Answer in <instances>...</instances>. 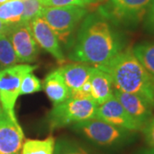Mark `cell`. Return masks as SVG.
<instances>
[{
	"label": "cell",
	"mask_w": 154,
	"mask_h": 154,
	"mask_svg": "<svg viewBox=\"0 0 154 154\" xmlns=\"http://www.w3.org/2000/svg\"><path fill=\"white\" fill-rule=\"evenodd\" d=\"M122 47L120 38L109 22L99 13L93 14L84 19L79 28L69 59L99 68L106 65Z\"/></svg>",
	"instance_id": "6da1fadb"
},
{
	"label": "cell",
	"mask_w": 154,
	"mask_h": 154,
	"mask_svg": "<svg viewBox=\"0 0 154 154\" xmlns=\"http://www.w3.org/2000/svg\"><path fill=\"white\" fill-rule=\"evenodd\" d=\"M53 154H96L93 151L78 142L75 140L69 138L58 139L55 143Z\"/></svg>",
	"instance_id": "d6986e66"
},
{
	"label": "cell",
	"mask_w": 154,
	"mask_h": 154,
	"mask_svg": "<svg viewBox=\"0 0 154 154\" xmlns=\"http://www.w3.org/2000/svg\"><path fill=\"white\" fill-rule=\"evenodd\" d=\"M98 69L110 75L114 88L139 95L154 108V78L138 61L132 50L121 51L106 65Z\"/></svg>",
	"instance_id": "7a4b0ae2"
},
{
	"label": "cell",
	"mask_w": 154,
	"mask_h": 154,
	"mask_svg": "<svg viewBox=\"0 0 154 154\" xmlns=\"http://www.w3.org/2000/svg\"><path fill=\"white\" fill-rule=\"evenodd\" d=\"M88 11L76 5L44 7L41 16L64 44H69L77 25L84 19Z\"/></svg>",
	"instance_id": "5b68a950"
},
{
	"label": "cell",
	"mask_w": 154,
	"mask_h": 154,
	"mask_svg": "<svg viewBox=\"0 0 154 154\" xmlns=\"http://www.w3.org/2000/svg\"><path fill=\"white\" fill-rule=\"evenodd\" d=\"M24 10L22 16L21 22L30 23L34 18L41 16L44 5L40 0H22Z\"/></svg>",
	"instance_id": "44dd1931"
},
{
	"label": "cell",
	"mask_w": 154,
	"mask_h": 154,
	"mask_svg": "<svg viewBox=\"0 0 154 154\" xmlns=\"http://www.w3.org/2000/svg\"><path fill=\"white\" fill-rule=\"evenodd\" d=\"M146 70L154 78V42H143L136 45L132 50Z\"/></svg>",
	"instance_id": "ac0fdd59"
},
{
	"label": "cell",
	"mask_w": 154,
	"mask_h": 154,
	"mask_svg": "<svg viewBox=\"0 0 154 154\" xmlns=\"http://www.w3.org/2000/svg\"><path fill=\"white\" fill-rule=\"evenodd\" d=\"M113 94L128 114L143 127L153 116V108L139 95L122 92L116 88L113 90Z\"/></svg>",
	"instance_id": "7c38bea8"
},
{
	"label": "cell",
	"mask_w": 154,
	"mask_h": 154,
	"mask_svg": "<svg viewBox=\"0 0 154 154\" xmlns=\"http://www.w3.org/2000/svg\"><path fill=\"white\" fill-rule=\"evenodd\" d=\"M44 7H59V6L76 5L85 7L98 0H40Z\"/></svg>",
	"instance_id": "603a6c76"
},
{
	"label": "cell",
	"mask_w": 154,
	"mask_h": 154,
	"mask_svg": "<svg viewBox=\"0 0 154 154\" xmlns=\"http://www.w3.org/2000/svg\"><path fill=\"white\" fill-rule=\"evenodd\" d=\"M72 129L92 143L106 148L124 146L132 142L134 138V132L97 118L75 123Z\"/></svg>",
	"instance_id": "3957f363"
},
{
	"label": "cell",
	"mask_w": 154,
	"mask_h": 154,
	"mask_svg": "<svg viewBox=\"0 0 154 154\" xmlns=\"http://www.w3.org/2000/svg\"><path fill=\"white\" fill-rule=\"evenodd\" d=\"M98 1H99V0H98Z\"/></svg>",
	"instance_id": "f546056e"
},
{
	"label": "cell",
	"mask_w": 154,
	"mask_h": 154,
	"mask_svg": "<svg viewBox=\"0 0 154 154\" xmlns=\"http://www.w3.org/2000/svg\"><path fill=\"white\" fill-rule=\"evenodd\" d=\"M55 143L51 135L44 140H26L22 144L21 154H53Z\"/></svg>",
	"instance_id": "e0dca14e"
},
{
	"label": "cell",
	"mask_w": 154,
	"mask_h": 154,
	"mask_svg": "<svg viewBox=\"0 0 154 154\" xmlns=\"http://www.w3.org/2000/svg\"><path fill=\"white\" fill-rule=\"evenodd\" d=\"M24 5L22 0H10L0 5V20L8 25L21 22Z\"/></svg>",
	"instance_id": "2e32d148"
},
{
	"label": "cell",
	"mask_w": 154,
	"mask_h": 154,
	"mask_svg": "<svg viewBox=\"0 0 154 154\" xmlns=\"http://www.w3.org/2000/svg\"><path fill=\"white\" fill-rule=\"evenodd\" d=\"M43 88L54 105L63 103L71 97V93L67 87L59 69L51 71L45 76Z\"/></svg>",
	"instance_id": "9a60e30c"
},
{
	"label": "cell",
	"mask_w": 154,
	"mask_h": 154,
	"mask_svg": "<svg viewBox=\"0 0 154 154\" xmlns=\"http://www.w3.org/2000/svg\"><path fill=\"white\" fill-rule=\"evenodd\" d=\"M37 69L28 63L17 64L0 71V102L2 109L15 121V105L20 96V88L23 76Z\"/></svg>",
	"instance_id": "52a82bcc"
},
{
	"label": "cell",
	"mask_w": 154,
	"mask_h": 154,
	"mask_svg": "<svg viewBox=\"0 0 154 154\" xmlns=\"http://www.w3.org/2000/svg\"><path fill=\"white\" fill-rule=\"evenodd\" d=\"M41 90L42 84L38 77L33 75V72H29L23 76L20 88V95L32 94Z\"/></svg>",
	"instance_id": "7402d4cb"
},
{
	"label": "cell",
	"mask_w": 154,
	"mask_h": 154,
	"mask_svg": "<svg viewBox=\"0 0 154 154\" xmlns=\"http://www.w3.org/2000/svg\"><path fill=\"white\" fill-rule=\"evenodd\" d=\"M30 28L36 43L52 56L60 64L64 65L66 58L60 45V41L47 22L41 17L31 21Z\"/></svg>",
	"instance_id": "30bf717a"
},
{
	"label": "cell",
	"mask_w": 154,
	"mask_h": 154,
	"mask_svg": "<svg viewBox=\"0 0 154 154\" xmlns=\"http://www.w3.org/2000/svg\"><path fill=\"white\" fill-rule=\"evenodd\" d=\"M93 69V66L78 62L68 63L59 68L61 74L71 94L79 90L84 83L90 79Z\"/></svg>",
	"instance_id": "4fadbf2b"
},
{
	"label": "cell",
	"mask_w": 154,
	"mask_h": 154,
	"mask_svg": "<svg viewBox=\"0 0 154 154\" xmlns=\"http://www.w3.org/2000/svg\"><path fill=\"white\" fill-rule=\"evenodd\" d=\"M145 28L150 33H154V0H151L145 16Z\"/></svg>",
	"instance_id": "d4e9b609"
},
{
	"label": "cell",
	"mask_w": 154,
	"mask_h": 154,
	"mask_svg": "<svg viewBox=\"0 0 154 154\" xmlns=\"http://www.w3.org/2000/svg\"><path fill=\"white\" fill-rule=\"evenodd\" d=\"M142 132L147 142L151 147L154 148V116H152L142 128Z\"/></svg>",
	"instance_id": "cb8c5ba5"
},
{
	"label": "cell",
	"mask_w": 154,
	"mask_h": 154,
	"mask_svg": "<svg viewBox=\"0 0 154 154\" xmlns=\"http://www.w3.org/2000/svg\"><path fill=\"white\" fill-rule=\"evenodd\" d=\"M136 154H154V148L151 147L148 149H143Z\"/></svg>",
	"instance_id": "4316f807"
},
{
	"label": "cell",
	"mask_w": 154,
	"mask_h": 154,
	"mask_svg": "<svg viewBox=\"0 0 154 154\" xmlns=\"http://www.w3.org/2000/svg\"><path fill=\"white\" fill-rule=\"evenodd\" d=\"M98 106L93 98L70 97L54 105L50 111V128L56 129L94 118Z\"/></svg>",
	"instance_id": "277c9868"
},
{
	"label": "cell",
	"mask_w": 154,
	"mask_h": 154,
	"mask_svg": "<svg viewBox=\"0 0 154 154\" xmlns=\"http://www.w3.org/2000/svg\"><path fill=\"white\" fill-rule=\"evenodd\" d=\"M151 0H108L99 8V14L116 25H134L143 19Z\"/></svg>",
	"instance_id": "8992f818"
},
{
	"label": "cell",
	"mask_w": 154,
	"mask_h": 154,
	"mask_svg": "<svg viewBox=\"0 0 154 154\" xmlns=\"http://www.w3.org/2000/svg\"><path fill=\"white\" fill-rule=\"evenodd\" d=\"M19 63L7 34H0V71Z\"/></svg>",
	"instance_id": "ffe728a7"
},
{
	"label": "cell",
	"mask_w": 154,
	"mask_h": 154,
	"mask_svg": "<svg viewBox=\"0 0 154 154\" xmlns=\"http://www.w3.org/2000/svg\"><path fill=\"white\" fill-rule=\"evenodd\" d=\"M89 81L92 86V98L98 105L104 104L114 96V87L108 73L94 67Z\"/></svg>",
	"instance_id": "5bb4252c"
},
{
	"label": "cell",
	"mask_w": 154,
	"mask_h": 154,
	"mask_svg": "<svg viewBox=\"0 0 154 154\" xmlns=\"http://www.w3.org/2000/svg\"><path fill=\"white\" fill-rule=\"evenodd\" d=\"M11 27V25H8L0 20V34H7Z\"/></svg>",
	"instance_id": "484cf974"
},
{
	"label": "cell",
	"mask_w": 154,
	"mask_h": 154,
	"mask_svg": "<svg viewBox=\"0 0 154 154\" xmlns=\"http://www.w3.org/2000/svg\"><path fill=\"white\" fill-rule=\"evenodd\" d=\"M2 110V105H1V102H0V110Z\"/></svg>",
	"instance_id": "83f0119b"
},
{
	"label": "cell",
	"mask_w": 154,
	"mask_h": 154,
	"mask_svg": "<svg viewBox=\"0 0 154 154\" xmlns=\"http://www.w3.org/2000/svg\"><path fill=\"white\" fill-rule=\"evenodd\" d=\"M24 133L18 121L0 110V154H20Z\"/></svg>",
	"instance_id": "8fae6325"
},
{
	"label": "cell",
	"mask_w": 154,
	"mask_h": 154,
	"mask_svg": "<svg viewBox=\"0 0 154 154\" xmlns=\"http://www.w3.org/2000/svg\"><path fill=\"white\" fill-rule=\"evenodd\" d=\"M94 118L103 120L114 126L133 132L142 130L143 128L141 124L134 120L128 114L120 102L116 99L115 96L98 106Z\"/></svg>",
	"instance_id": "9c48e42d"
},
{
	"label": "cell",
	"mask_w": 154,
	"mask_h": 154,
	"mask_svg": "<svg viewBox=\"0 0 154 154\" xmlns=\"http://www.w3.org/2000/svg\"><path fill=\"white\" fill-rule=\"evenodd\" d=\"M19 63H31L39 54L38 44L33 38L29 23L19 22L12 25L7 33Z\"/></svg>",
	"instance_id": "ba28073f"
},
{
	"label": "cell",
	"mask_w": 154,
	"mask_h": 154,
	"mask_svg": "<svg viewBox=\"0 0 154 154\" xmlns=\"http://www.w3.org/2000/svg\"><path fill=\"white\" fill-rule=\"evenodd\" d=\"M6 2H8V1H10V0H5Z\"/></svg>",
	"instance_id": "f1b7e54d"
}]
</instances>
